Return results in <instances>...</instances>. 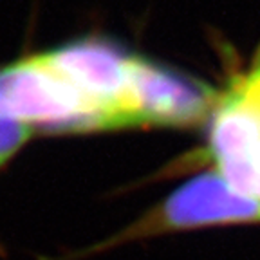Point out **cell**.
Masks as SVG:
<instances>
[{"label": "cell", "mask_w": 260, "mask_h": 260, "mask_svg": "<svg viewBox=\"0 0 260 260\" xmlns=\"http://www.w3.org/2000/svg\"><path fill=\"white\" fill-rule=\"evenodd\" d=\"M0 105L32 134H78L112 128L105 114L65 80L44 53L0 65Z\"/></svg>", "instance_id": "1"}, {"label": "cell", "mask_w": 260, "mask_h": 260, "mask_svg": "<svg viewBox=\"0 0 260 260\" xmlns=\"http://www.w3.org/2000/svg\"><path fill=\"white\" fill-rule=\"evenodd\" d=\"M260 199L240 193L220 172H206L190 179L167 201L138 220L118 240L162 232H183L232 222H258Z\"/></svg>", "instance_id": "2"}, {"label": "cell", "mask_w": 260, "mask_h": 260, "mask_svg": "<svg viewBox=\"0 0 260 260\" xmlns=\"http://www.w3.org/2000/svg\"><path fill=\"white\" fill-rule=\"evenodd\" d=\"M210 150L228 183L260 199V69L217 103Z\"/></svg>", "instance_id": "3"}, {"label": "cell", "mask_w": 260, "mask_h": 260, "mask_svg": "<svg viewBox=\"0 0 260 260\" xmlns=\"http://www.w3.org/2000/svg\"><path fill=\"white\" fill-rule=\"evenodd\" d=\"M219 96L199 81L134 58L126 94V126H193L215 112Z\"/></svg>", "instance_id": "4"}, {"label": "cell", "mask_w": 260, "mask_h": 260, "mask_svg": "<svg viewBox=\"0 0 260 260\" xmlns=\"http://www.w3.org/2000/svg\"><path fill=\"white\" fill-rule=\"evenodd\" d=\"M45 60L100 109L112 128L126 126L125 105L134 58L100 38H81L42 51Z\"/></svg>", "instance_id": "5"}, {"label": "cell", "mask_w": 260, "mask_h": 260, "mask_svg": "<svg viewBox=\"0 0 260 260\" xmlns=\"http://www.w3.org/2000/svg\"><path fill=\"white\" fill-rule=\"evenodd\" d=\"M32 130L0 105V174L32 138Z\"/></svg>", "instance_id": "6"}]
</instances>
